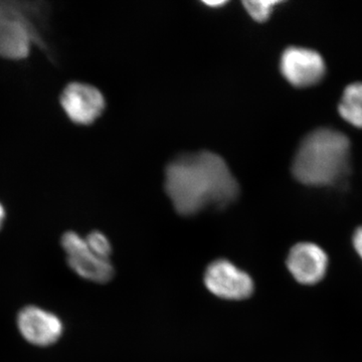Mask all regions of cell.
<instances>
[{"label": "cell", "mask_w": 362, "mask_h": 362, "mask_svg": "<svg viewBox=\"0 0 362 362\" xmlns=\"http://www.w3.org/2000/svg\"><path fill=\"white\" fill-rule=\"evenodd\" d=\"M164 187L175 211L183 216L209 207L226 209L240 195L239 183L225 159L206 150L181 154L169 162Z\"/></svg>", "instance_id": "obj_1"}, {"label": "cell", "mask_w": 362, "mask_h": 362, "mask_svg": "<svg viewBox=\"0 0 362 362\" xmlns=\"http://www.w3.org/2000/svg\"><path fill=\"white\" fill-rule=\"evenodd\" d=\"M350 142L331 128L312 131L300 143L292 164L294 177L303 185L325 187L337 183L349 171Z\"/></svg>", "instance_id": "obj_2"}, {"label": "cell", "mask_w": 362, "mask_h": 362, "mask_svg": "<svg viewBox=\"0 0 362 362\" xmlns=\"http://www.w3.org/2000/svg\"><path fill=\"white\" fill-rule=\"evenodd\" d=\"M204 281L211 294L230 301L246 300L255 291L251 275L226 259L209 264L204 272Z\"/></svg>", "instance_id": "obj_3"}, {"label": "cell", "mask_w": 362, "mask_h": 362, "mask_svg": "<svg viewBox=\"0 0 362 362\" xmlns=\"http://www.w3.org/2000/svg\"><path fill=\"white\" fill-rule=\"evenodd\" d=\"M329 256L320 245L299 242L291 247L286 257V268L302 286L312 287L322 282L329 270Z\"/></svg>", "instance_id": "obj_4"}, {"label": "cell", "mask_w": 362, "mask_h": 362, "mask_svg": "<svg viewBox=\"0 0 362 362\" xmlns=\"http://www.w3.org/2000/svg\"><path fill=\"white\" fill-rule=\"evenodd\" d=\"M61 244L68 265L81 278L94 283H107L113 278L114 267L110 259L101 258L90 251L85 238L75 232H66L62 237Z\"/></svg>", "instance_id": "obj_5"}, {"label": "cell", "mask_w": 362, "mask_h": 362, "mask_svg": "<svg viewBox=\"0 0 362 362\" xmlns=\"http://www.w3.org/2000/svg\"><path fill=\"white\" fill-rule=\"evenodd\" d=\"M35 30L23 14L0 4V57L13 61L28 58Z\"/></svg>", "instance_id": "obj_6"}, {"label": "cell", "mask_w": 362, "mask_h": 362, "mask_svg": "<svg viewBox=\"0 0 362 362\" xmlns=\"http://www.w3.org/2000/svg\"><path fill=\"white\" fill-rule=\"evenodd\" d=\"M281 73L292 86L307 88L316 85L325 75L326 66L321 54L313 49L290 47L281 57Z\"/></svg>", "instance_id": "obj_7"}, {"label": "cell", "mask_w": 362, "mask_h": 362, "mask_svg": "<svg viewBox=\"0 0 362 362\" xmlns=\"http://www.w3.org/2000/svg\"><path fill=\"white\" fill-rule=\"evenodd\" d=\"M61 105L71 122L87 126L103 114L106 101L101 90L94 86L73 82L63 90Z\"/></svg>", "instance_id": "obj_8"}, {"label": "cell", "mask_w": 362, "mask_h": 362, "mask_svg": "<svg viewBox=\"0 0 362 362\" xmlns=\"http://www.w3.org/2000/svg\"><path fill=\"white\" fill-rule=\"evenodd\" d=\"M18 330L26 341L47 347L58 342L64 332L61 319L35 305L23 307L16 318Z\"/></svg>", "instance_id": "obj_9"}, {"label": "cell", "mask_w": 362, "mask_h": 362, "mask_svg": "<svg viewBox=\"0 0 362 362\" xmlns=\"http://www.w3.org/2000/svg\"><path fill=\"white\" fill-rule=\"evenodd\" d=\"M338 110L346 122L362 129V83H354L345 88Z\"/></svg>", "instance_id": "obj_10"}, {"label": "cell", "mask_w": 362, "mask_h": 362, "mask_svg": "<svg viewBox=\"0 0 362 362\" xmlns=\"http://www.w3.org/2000/svg\"><path fill=\"white\" fill-rule=\"evenodd\" d=\"M275 0H247L243 2L247 13L257 23H265L274 13L275 6L280 4Z\"/></svg>", "instance_id": "obj_11"}, {"label": "cell", "mask_w": 362, "mask_h": 362, "mask_svg": "<svg viewBox=\"0 0 362 362\" xmlns=\"http://www.w3.org/2000/svg\"><path fill=\"white\" fill-rule=\"evenodd\" d=\"M85 240L90 251L94 252L97 256L101 257V258L110 259L111 243L103 233L95 230V232L90 233Z\"/></svg>", "instance_id": "obj_12"}, {"label": "cell", "mask_w": 362, "mask_h": 362, "mask_svg": "<svg viewBox=\"0 0 362 362\" xmlns=\"http://www.w3.org/2000/svg\"><path fill=\"white\" fill-rule=\"evenodd\" d=\"M352 247L362 261V226H358L352 235Z\"/></svg>", "instance_id": "obj_13"}, {"label": "cell", "mask_w": 362, "mask_h": 362, "mask_svg": "<svg viewBox=\"0 0 362 362\" xmlns=\"http://www.w3.org/2000/svg\"><path fill=\"white\" fill-rule=\"evenodd\" d=\"M204 4L207 7H211V8H216V7L221 8V7L226 6V1H223V0H218V1H204Z\"/></svg>", "instance_id": "obj_14"}, {"label": "cell", "mask_w": 362, "mask_h": 362, "mask_svg": "<svg viewBox=\"0 0 362 362\" xmlns=\"http://www.w3.org/2000/svg\"><path fill=\"white\" fill-rule=\"evenodd\" d=\"M4 218H6V211H4V207L0 202V228L4 225Z\"/></svg>", "instance_id": "obj_15"}]
</instances>
